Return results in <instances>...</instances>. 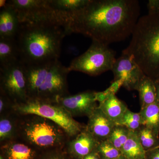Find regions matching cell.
<instances>
[{"instance_id": "cell-1", "label": "cell", "mask_w": 159, "mask_h": 159, "mask_svg": "<svg viewBox=\"0 0 159 159\" xmlns=\"http://www.w3.org/2000/svg\"><path fill=\"white\" fill-rule=\"evenodd\" d=\"M140 14L137 0H90L70 18L66 29L108 46L131 35Z\"/></svg>"}, {"instance_id": "cell-2", "label": "cell", "mask_w": 159, "mask_h": 159, "mask_svg": "<svg viewBox=\"0 0 159 159\" xmlns=\"http://www.w3.org/2000/svg\"><path fill=\"white\" fill-rule=\"evenodd\" d=\"M66 35L64 25L54 19L20 23L15 37L20 62L29 66L59 60Z\"/></svg>"}, {"instance_id": "cell-3", "label": "cell", "mask_w": 159, "mask_h": 159, "mask_svg": "<svg viewBox=\"0 0 159 159\" xmlns=\"http://www.w3.org/2000/svg\"><path fill=\"white\" fill-rule=\"evenodd\" d=\"M129 45L122 53L130 56L153 80L159 74V14L139 18Z\"/></svg>"}, {"instance_id": "cell-4", "label": "cell", "mask_w": 159, "mask_h": 159, "mask_svg": "<svg viewBox=\"0 0 159 159\" xmlns=\"http://www.w3.org/2000/svg\"><path fill=\"white\" fill-rule=\"evenodd\" d=\"M69 139L63 129L52 120L34 114L19 116L17 140L41 152L63 149Z\"/></svg>"}, {"instance_id": "cell-5", "label": "cell", "mask_w": 159, "mask_h": 159, "mask_svg": "<svg viewBox=\"0 0 159 159\" xmlns=\"http://www.w3.org/2000/svg\"><path fill=\"white\" fill-rule=\"evenodd\" d=\"M12 111L19 116L34 114L52 120L63 129L70 139L85 128L86 125L75 120L57 101L29 97L24 102L15 103Z\"/></svg>"}, {"instance_id": "cell-6", "label": "cell", "mask_w": 159, "mask_h": 159, "mask_svg": "<svg viewBox=\"0 0 159 159\" xmlns=\"http://www.w3.org/2000/svg\"><path fill=\"white\" fill-rule=\"evenodd\" d=\"M116 53L108 46L93 41L84 53L72 61L68 69L70 72L78 71L97 76L111 70L116 61Z\"/></svg>"}, {"instance_id": "cell-7", "label": "cell", "mask_w": 159, "mask_h": 159, "mask_svg": "<svg viewBox=\"0 0 159 159\" xmlns=\"http://www.w3.org/2000/svg\"><path fill=\"white\" fill-rule=\"evenodd\" d=\"M0 91L15 103L24 102L29 98L25 67L20 61L0 68Z\"/></svg>"}, {"instance_id": "cell-8", "label": "cell", "mask_w": 159, "mask_h": 159, "mask_svg": "<svg viewBox=\"0 0 159 159\" xmlns=\"http://www.w3.org/2000/svg\"><path fill=\"white\" fill-rule=\"evenodd\" d=\"M70 72L68 67L63 65L59 60H56L35 97L57 101L61 97L70 95L67 82L68 74Z\"/></svg>"}, {"instance_id": "cell-9", "label": "cell", "mask_w": 159, "mask_h": 159, "mask_svg": "<svg viewBox=\"0 0 159 159\" xmlns=\"http://www.w3.org/2000/svg\"><path fill=\"white\" fill-rule=\"evenodd\" d=\"M7 4L17 14L20 23L54 19L64 23L51 9L49 0H10Z\"/></svg>"}, {"instance_id": "cell-10", "label": "cell", "mask_w": 159, "mask_h": 159, "mask_svg": "<svg viewBox=\"0 0 159 159\" xmlns=\"http://www.w3.org/2000/svg\"><path fill=\"white\" fill-rule=\"evenodd\" d=\"M111 70L113 73L114 82L129 91L136 90L139 82L145 75L130 56L122 53L116 58Z\"/></svg>"}, {"instance_id": "cell-11", "label": "cell", "mask_w": 159, "mask_h": 159, "mask_svg": "<svg viewBox=\"0 0 159 159\" xmlns=\"http://www.w3.org/2000/svg\"><path fill=\"white\" fill-rule=\"evenodd\" d=\"M57 101L73 118L86 116L89 118L98 107L97 92L86 91L61 97Z\"/></svg>"}, {"instance_id": "cell-12", "label": "cell", "mask_w": 159, "mask_h": 159, "mask_svg": "<svg viewBox=\"0 0 159 159\" xmlns=\"http://www.w3.org/2000/svg\"><path fill=\"white\" fill-rule=\"evenodd\" d=\"M99 143L85 128L69 139L63 149L72 159H82L96 150Z\"/></svg>"}, {"instance_id": "cell-13", "label": "cell", "mask_w": 159, "mask_h": 159, "mask_svg": "<svg viewBox=\"0 0 159 159\" xmlns=\"http://www.w3.org/2000/svg\"><path fill=\"white\" fill-rule=\"evenodd\" d=\"M88 118L86 129L99 143L108 139L116 125L98 106Z\"/></svg>"}, {"instance_id": "cell-14", "label": "cell", "mask_w": 159, "mask_h": 159, "mask_svg": "<svg viewBox=\"0 0 159 159\" xmlns=\"http://www.w3.org/2000/svg\"><path fill=\"white\" fill-rule=\"evenodd\" d=\"M56 61L35 65H24L29 98L37 97L40 87Z\"/></svg>"}, {"instance_id": "cell-15", "label": "cell", "mask_w": 159, "mask_h": 159, "mask_svg": "<svg viewBox=\"0 0 159 159\" xmlns=\"http://www.w3.org/2000/svg\"><path fill=\"white\" fill-rule=\"evenodd\" d=\"M1 155L5 159H39L42 152L19 140L1 145Z\"/></svg>"}, {"instance_id": "cell-16", "label": "cell", "mask_w": 159, "mask_h": 159, "mask_svg": "<svg viewBox=\"0 0 159 159\" xmlns=\"http://www.w3.org/2000/svg\"><path fill=\"white\" fill-rule=\"evenodd\" d=\"M90 0H49L51 9L66 23L74 13L84 7Z\"/></svg>"}, {"instance_id": "cell-17", "label": "cell", "mask_w": 159, "mask_h": 159, "mask_svg": "<svg viewBox=\"0 0 159 159\" xmlns=\"http://www.w3.org/2000/svg\"><path fill=\"white\" fill-rule=\"evenodd\" d=\"M20 23L14 9L6 4L1 9L0 12V38L15 37Z\"/></svg>"}, {"instance_id": "cell-18", "label": "cell", "mask_w": 159, "mask_h": 159, "mask_svg": "<svg viewBox=\"0 0 159 159\" xmlns=\"http://www.w3.org/2000/svg\"><path fill=\"white\" fill-rule=\"evenodd\" d=\"M99 102L98 107L116 125H119L128 109L126 104L114 93L110 94Z\"/></svg>"}, {"instance_id": "cell-19", "label": "cell", "mask_w": 159, "mask_h": 159, "mask_svg": "<svg viewBox=\"0 0 159 159\" xmlns=\"http://www.w3.org/2000/svg\"><path fill=\"white\" fill-rule=\"evenodd\" d=\"M19 119L13 111L0 116V145L17 140Z\"/></svg>"}, {"instance_id": "cell-20", "label": "cell", "mask_w": 159, "mask_h": 159, "mask_svg": "<svg viewBox=\"0 0 159 159\" xmlns=\"http://www.w3.org/2000/svg\"><path fill=\"white\" fill-rule=\"evenodd\" d=\"M20 61L15 37L0 38V68Z\"/></svg>"}, {"instance_id": "cell-21", "label": "cell", "mask_w": 159, "mask_h": 159, "mask_svg": "<svg viewBox=\"0 0 159 159\" xmlns=\"http://www.w3.org/2000/svg\"><path fill=\"white\" fill-rule=\"evenodd\" d=\"M136 90L139 92L141 109L155 103L156 100V89L154 81L145 75L139 82Z\"/></svg>"}, {"instance_id": "cell-22", "label": "cell", "mask_w": 159, "mask_h": 159, "mask_svg": "<svg viewBox=\"0 0 159 159\" xmlns=\"http://www.w3.org/2000/svg\"><path fill=\"white\" fill-rule=\"evenodd\" d=\"M126 159H144L145 151L140 143L136 131H130L128 139L121 150Z\"/></svg>"}, {"instance_id": "cell-23", "label": "cell", "mask_w": 159, "mask_h": 159, "mask_svg": "<svg viewBox=\"0 0 159 159\" xmlns=\"http://www.w3.org/2000/svg\"><path fill=\"white\" fill-rule=\"evenodd\" d=\"M142 125L151 129L159 135V105L156 102L142 109L139 112Z\"/></svg>"}, {"instance_id": "cell-24", "label": "cell", "mask_w": 159, "mask_h": 159, "mask_svg": "<svg viewBox=\"0 0 159 159\" xmlns=\"http://www.w3.org/2000/svg\"><path fill=\"white\" fill-rule=\"evenodd\" d=\"M136 132L145 151L159 146V135L152 129L142 125Z\"/></svg>"}, {"instance_id": "cell-25", "label": "cell", "mask_w": 159, "mask_h": 159, "mask_svg": "<svg viewBox=\"0 0 159 159\" xmlns=\"http://www.w3.org/2000/svg\"><path fill=\"white\" fill-rule=\"evenodd\" d=\"M130 131L123 125H116L107 140L121 151L128 139Z\"/></svg>"}, {"instance_id": "cell-26", "label": "cell", "mask_w": 159, "mask_h": 159, "mask_svg": "<svg viewBox=\"0 0 159 159\" xmlns=\"http://www.w3.org/2000/svg\"><path fill=\"white\" fill-rule=\"evenodd\" d=\"M96 150L102 159L117 158L122 155L121 151L107 140L100 142Z\"/></svg>"}, {"instance_id": "cell-27", "label": "cell", "mask_w": 159, "mask_h": 159, "mask_svg": "<svg viewBox=\"0 0 159 159\" xmlns=\"http://www.w3.org/2000/svg\"><path fill=\"white\" fill-rule=\"evenodd\" d=\"M119 125L125 126L131 131H136L142 125L141 115L139 112H133L128 109Z\"/></svg>"}, {"instance_id": "cell-28", "label": "cell", "mask_w": 159, "mask_h": 159, "mask_svg": "<svg viewBox=\"0 0 159 159\" xmlns=\"http://www.w3.org/2000/svg\"><path fill=\"white\" fill-rule=\"evenodd\" d=\"M39 159H72L63 149H53L42 152Z\"/></svg>"}, {"instance_id": "cell-29", "label": "cell", "mask_w": 159, "mask_h": 159, "mask_svg": "<svg viewBox=\"0 0 159 159\" xmlns=\"http://www.w3.org/2000/svg\"><path fill=\"white\" fill-rule=\"evenodd\" d=\"M14 104L6 94L0 91V116L13 111Z\"/></svg>"}, {"instance_id": "cell-30", "label": "cell", "mask_w": 159, "mask_h": 159, "mask_svg": "<svg viewBox=\"0 0 159 159\" xmlns=\"http://www.w3.org/2000/svg\"><path fill=\"white\" fill-rule=\"evenodd\" d=\"M148 14H159V0H149L147 4Z\"/></svg>"}, {"instance_id": "cell-31", "label": "cell", "mask_w": 159, "mask_h": 159, "mask_svg": "<svg viewBox=\"0 0 159 159\" xmlns=\"http://www.w3.org/2000/svg\"><path fill=\"white\" fill-rule=\"evenodd\" d=\"M145 159H159V146L145 151Z\"/></svg>"}, {"instance_id": "cell-32", "label": "cell", "mask_w": 159, "mask_h": 159, "mask_svg": "<svg viewBox=\"0 0 159 159\" xmlns=\"http://www.w3.org/2000/svg\"><path fill=\"white\" fill-rule=\"evenodd\" d=\"M102 159L97 150L94 151L82 159Z\"/></svg>"}, {"instance_id": "cell-33", "label": "cell", "mask_w": 159, "mask_h": 159, "mask_svg": "<svg viewBox=\"0 0 159 159\" xmlns=\"http://www.w3.org/2000/svg\"><path fill=\"white\" fill-rule=\"evenodd\" d=\"M154 81L156 89V100L155 102L159 105V80H156Z\"/></svg>"}, {"instance_id": "cell-34", "label": "cell", "mask_w": 159, "mask_h": 159, "mask_svg": "<svg viewBox=\"0 0 159 159\" xmlns=\"http://www.w3.org/2000/svg\"><path fill=\"white\" fill-rule=\"evenodd\" d=\"M113 159H126V158L125 157L123 156L122 155L120 156V157H119L117 158Z\"/></svg>"}, {"instance_id": "cell-35", "label": "cell", "mask_w": 159, "mask_h": 159, "mask_svg": "<svg viewBox=\"0 0 159 159\" xmlns=\"http://www.w3.org/2000/svg\"><path fill=\"white\" fill-rule=\"evenodd\" d=\"M156 80H159V74H158V75L157 78V79Z\"/></svg>"}, {"instance_id": "cell-36", "label": "cell", "mask_w": 159, "mask_h": 159, "mask_svg": "<svg viewBox=\"0 0 159 159\" xmlns=\"http://www.w3.org/2000/svg\"></svg>"}]
</instances>
